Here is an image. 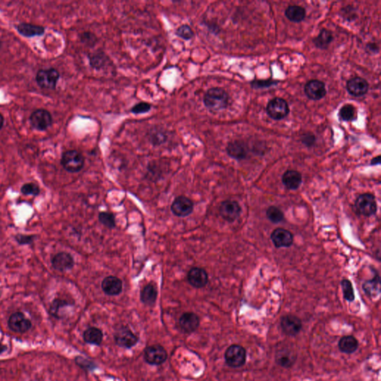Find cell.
<instances>
[{
  "label": "cell",
  "mask_w": 381,
  "mask_h": 381,
  "mask_svg": "<svg viewBox=\"0 0 381 381\" xmlns=\"http://www.w3.org/2000/svg\"><path fill=\"white\" fill-rule=\"evenodd\" d=\"M228 93L220 87L209 89L203 98V102L210 111L217 112L224 110L228 104Z\"/></svg>",
  "instance_id": "obj_1"
},
{
  "label": "cell",
  "mask_w": 381,
  "mask_h": 381,
  "mask_svg": "<svg viewBox=\"0 0 381 381\" xmlns=\"http://www.w3.org/2000/svg\"><path fill=\"white\" fill-rule=\"evenodd\" d=\"M354 210L358 215L364 217L374 215L377 211L376 197L370 193L360 194L354 202Z\"/></svg>",
  "instance_id": "obj_2"
},
{
  "label": "cell",
  "mask_w": 381,
  "mask_h": 381,
  "mask_svg": "<svg viewBox=\"0 0 381 381\" xmlns=\"http://www.w3.org/2000/svg\"><path fill=\"white\" fill-rule=\"evenodd\" d=\"M61 164L68 172L77 173L85 166V157L77 150H67L62 156Z\"/></svg>",
  "instance_id": "obj_3"
},
{
  "label": "cell",
  "mask_w": 381,
  "mask_h": 381,
  "mask_svg": "<svg viewBox=\"0 0 381 381\" xmlns=\"http://www.w3.org/2000/svg\"><path fill=\"white\" fill-rule=\"evenodd\" d=\"M225 363L232 368H239L246 363L247 351L240 345H232L225 352Z\"/></svg>",
  "instance_id": "obj_4"
},
{
  "label": "cell",
  "mask_w": 381,
  "mask_h": 381,
  "mask_svg": "<svg viewBox=\"0 0 381 381\" xmlns=\"http://www.w3.org/2000/svg\"><path fill=\"white\" fill-rule=\"evenodd\" d=\"M267 115L273 120L279 121L290 113L288 103L281 98H274L268 102L266 108Z\"/></svg>",
  "instance_id": "obj_5"
},
{
  "label": "cell",
  "mask_w": 381,
  "mask_h": 381,
  "mask_svg": "<svg viewBox=\"0 0 381 381\" xmlns=\"http://www.w3.org/2000/svg\"><path fill=\"white\" fill-rule=\"evenodd\" d=\"M242 208L236 200H226L220 203L219 213L222 218L228 223H233L239 218Z\"/></svg>",
  "instance_id": "obj_6"
},
{
  "label": "cell",
  "mask_w": 381,
  "mask_h": 381,
  "mask_svg": "<svg viewBox=\"0 0 381 381\" xmlns=\"http://www.w3.org/2000/svg\"><path fill=\"white\" fill-rule=\"evenodd\" d=\"M60 74L56 69H42L37 72L36 81L41 88L54 90L58 82Z\"/></svg>",
  "instance_id": "obj_7"
},
{
  "label": "cell",
  "mask_w": 381,
  "mask_h": 381,
  "mask_svg": "<svg viewBox=\"0 0 381 381\" xmlns=\"http://www.w3.org/2000/svg\"><path fill=\"white\" fill-rule=\"evenodd\" d=\"M171 210L174 215L179 217H185L190 215L194 210V203L191 199L185 196H179L174 199Z\"/></svg>",
  "instance_id": "obj_8"
},
{
  "label": "cell",
  "mask_w": 381,
  "mask_h": 381,
  "mask_svg": "<svg viewBox=\"0 0 381 381\" xmlns=\"http://www.w3.org/2000/svg\"><path fill=\"white\" fill-rule=\"evenodd\" d=\"M280 326L284 334L293 337L301 331L302 329V322L296 316L289 314L281 317Z\"/></svg>",
  "instance_id": "obj_9"
},
{
  "label": "cell",
  "mask_w": 381,
  "mask_h": 381,
  "mask_svg": "<svg viewBox=\"0 0 381 381\" xmlns=\"http://www.w3.org/2000/svg\"><path fill=\"white\" fill-rule=\"evenodd\" d=\"M9 329L18 334H24L32 328V322L23 313L16 312L11 316L9 320Z\"/></svg>",
  "instance_id": "obj_10"
},
{
  "label": "cell",
  "mask_w": 381,
  "mask_h": 381,
  "mask_svg": "<svg viewBox=\"0 0 381 381\" xmlns=\"http://www.w3.org/2000/svg\"><path fill=\"white\" fill-rule=\"evenodd\" d=\"M144 357L150 365H161L167 360V351L160 345L149 346L144 350Z\"/></svg>",
  "instance_id": "obj_11"
},
{
  "label": "cell",
  "mask_w": 381,
  "mask_h": 381,
  "mask_svg": "<svg viewBox=\"0 0 381 381\" xmlns=\"http://www.w3.org/2000/svg\"><path fill=\"white\" fill-rule=\"evenodd\" d=\"M270 239L276 248H288L293 244V235L284 228H277L272 232Z\"/></svg>",
  "instance_id": "obj_12"
},
{
  "label": "cell",
  "mask_w": 381,
  "mask_h": 381,
  "mask_svg": "<svg viewBox=\"0 0 381 381\" xmlns=\"http://www.w3.org/2000/svg\"><path fill=\"white\" fill-rule=\"evenodd\" d=\"M187 280L194 288H203L208 284V273L201 267H192L188 273Z\"/></svg>",
  "instance_id": "obj_13"
},
{
  "label": "cell",
  "mask_w": 381,
  "mask_h": 381,
  "mask_svg": "<svg viewBox=\"0 0 381 381\" xmlns=\"http://www.w3.org/2000/svg\"><path fill=\"white\" fill-rule=\"evenodd\" d=\"M304 93L311 100L319 101L326 96L327 90L326 85L321 81L312 80L304 86Z\"/></svg>",
  "instance_id": "obj_14"
},
{
  "label": "cell",
  "mask_w": 381,
  "mask_h": 381,
  "mask_svg": "<svg viewBox=\"0 0 381 381\" xmlns=\"http://www.w3.org/2000/svg\"><path fill=\"white\" fill-rule=\"evenodd\" d=\"M30 122L37 130H45L52 125V117L47 110H37L31 115Z\"/></svg>",
  "instance_id": "obj_15"
},
{
  "label": "cell",
  "mask_w": 381,
  "mask_h": 381,
  "mask_svg": "<svg viewBox=\"0 0 381 381\" xmlns=\"http://www.w3.org/2000/svg\"><path fill=\"white\" fill-rule=\"evenodd\" d=\"M368 83L360 77L353 78L347 82L346 89L348 93L354 97H361L368 91Z\"/></svg>",
  "instance_id": "obj_16"
},
{
  "label": "cell",
  "mask_w": 381,
  "mask_h": 381,
  "mask_svg": "<svg viewBox=\"0 0 381 381\" xmlns=\"http://www.w3.org/2000/svg\"><path fill=\"white\" fill-rule=\"evenodd\" d=\"M123 284L120 278L114 276L104 278L102 283L104 293L108 295H117L122 291Z\"/></svg>",
  "instance_id": "obj_17"
},
{
  "label": "cell",
  "mask_w": 381,
  "mask_h": 381,
  "mask_svg": "<svg viewBox=\"0 0 381 381\" xmlns=\"http://www.w3.org/2000/svg\"><path fill=\"white\" fill-rule=\"evenodd\" d=\"M374 276L371 279L367 280L362 285L365 294L369 298H376L380 293V277L377 270H373Z\"/></svg>",
  "instance_id": "obj_18"
},
{
  "label": "cell",
  "mask_w": 381,
  "mask_h": 381,
  "mask_svg": "<svg viewBox=\"0 0 381 381\" xmlns=\"http://www.w3.org/2000/svg\"><path fill=\"white\" fill-rule=\"evenodd\" d=\"M115 341L118 346L130 348L138 343L139 338L130 330L124 329L115 334Z\"/></svg>",
  "instance_id": "obj_19"
},
{
  "label": "cell",
  "mask_w": 381,
  "mask_h": 381,
  "mask_svg": "<svg viewBox=\"0 0 381 381\" xmlns=\"http://www.w3.org/2000/svg\"><path fill=\"white\" fill-rule=\"evenodd\" d=\"M281 181L288 190H297L302 183V175L298 171L288 170L283 174Z\"/></svg>",
  "instance_id": "obj_20"
},
{
  "label": "cell",
  "mask_w": 381,
  "mask_h": 381,
  "mask_svg": "<svg viewBox=\"0 0 381 381\" xmlns=\"http://www.w3.org/2000/svg\"><path fill=\"white\" fill-rule=\"evenodd\" d=\"M180 326L184 332H194L200 326V319L192 312L184 313L180 318Z\"/></svg>",
  "instance_id": "obj_21"
},
{
  "label": "cell",
  "mask_w": 381,
  "mask_h": 381,
  "mask_svg": "<svg viewBox=\"0 0 381 381\" xmlns=\"http://www.w3.org/2000/svg\"><path fill=\"white\" fill-rule=\"evenodd\" d=\"M226 153L231 158L241 161L247 158L248 151L244 143L239 140H235L227 144Z\"/></svg>",
  "instance_id": "obj_22"
},
{
  "label": "cell",
  "mask_w": 381,
  "mask_h": 381,
  "mask_svg": "<svg viewBox=\"0 0 381 381\" xmlns=\"http://www.w3.org/2000/svg\"><path fill=\"white\" fill-rule=\"evenodd\" d=\"M52 264L55 270L63 272L71 270L74 266V261L69 253H60L53 258Z\"/></svg>",
  "instance_id": "obj_23"
},
{
  "label": "cell",
  "mask_w": 381,
  "mask_h": 381,
  "mask_svg": "<svg viewBox=\"0 0 381 381\" xmlns=\"http://www.w3.org/2000/svg\"><path fill=\"white\" fill-rule=\"evenodd\" d=\"M296 360V354L291 350L283 348L277 351L276 354V362L283 368H289L293 366Z\"/></svg>",
  "instance_id": "obj_24"
},
{
  "label": "cell",
  "mask_w": 381,
  "mask_h": 381,
  "mask_svg": "<svg viewBox=\"0 0 381 381\" xmlns=\"http://www.w3.org/2000/svg\"><path fill=\"white\" fill-rule=\"evenodd\" d=\"M157 295H158V292H157L156 286L152 283H149L141 290L140 293V299L143 304L152 306L156 302Z\"/></svg>",
  "instance_id": "obj_25"
},
{
  "label": "cell",
  "mask_w": 381,
  "mask_h": 381,
  "mask_svg": "<svg viewBox=\"0 0 381 381\" xmlns=\"http://www.w3.org/2000/svg\"><path fill=\"white\" fill-rule=\"evenodd\" d=\"M339 349L345 354H352L358 348V341L353 336H344L338 343Z\"/></svg>",
  "instance_id": "obj_26"
},
{
  "label": "cell",
  "mask_w": 381,
  "mask_h": 381,
  "mask_svg": "<svg viewBox=\"0 0 381 381\" xmlns=\"http://www.w3.org/2000/svg\"><path fill=\"white\" fill-rule=\"evenodd\" d=\"M286 18L293 23H301L306 17V11L299 6H290L284 12Z\"/></svg>",
  "instance_id": "obj_27"
},
{
  "label": "cell",
  "mask_w": 381,
  "mask_h": 381,
  "mask_svg": "<svg viewBox=\"0 0 381 381\" xmlns=\"http://www.w3.org/2000/svg\"><path fill=\"white\" fill-rule=\"evenodd\" d=\"M332 32L328 29H323L320 31V34L317 37L313 40L316 47L320 49H327L333 41Z\"/></svg>",
  "instance_id": "obj_28"
},
{
  "label": "cell",
  "mask_w": 381,
  "mask_h": 381,
  "mask_svg": "<svg viewBox=\"0 0 381 381\" xmlns=\"http://www.w3.org/2000/svg\"><path fill=\"white\" fill-rule=\"evenodd\" d=\"M84 340L89 344L99 346L103 340V333L97 328H89L84 333Z\"/></svg>",
  "instance_id": "obj_29"
},
{
  "label": "cell",
  "mask_w": 381,
  "mask_h": 381,
  "mask_svg": "<svg viewBox=\"0 0 381 381\" xmlns=\"http://www.w3.org/2000/svg\"><path fill=\"white\" fill-rule=\"evenodd\" d=\"M18 31L21 35L25 37H34L43 35L44 33V28L35 25L28 24V23H22L17 26Z\"/></svg>",
  "instance_id": "obj_30"
},
{
  "label": "cell",
  "mask_w": 381,
  "mask_h": 381,
  "mask_svg": "<svg viewBox=\"0 0 381 381\" xmlns=\"http://www.w3.org/2000/svg\"><path fill=\"white\" fill-rule=\"evenodd\" d=\"M340 120L351 121L357 119V113L355 107L353 104H347L343 105L339 111Z\"/></svg>",
  "instance_id": "obj_31"
},
{
  "label": "cell",
  "mask_w": 381,
  "mask_h": 381,
  "mask_svg": "<svg viewBox=\"0 0 381 381\" xmlns=\"http://www.w3.org/2000/svg\"><path fill=\"white\" fill-rule=\"evenodd\" d=\"M267 219L275 224L284 221V214L277 206H270L266 211Z\"/></svg>",
  "instance_id": "obj_32"
},
{
  "label": "cell",
  "mask_w": 381,
  "mask_h": 381,
  "mask_svg": "<svg viewBox=\"0 0 381 381\" xmlns=\"http://www.w3.org/2000/svg\"><path fill=\"white\" fill-rule=\"evenodd\" d=\"M107 61H108V58L103 52L93 53L91 57H90V65H91L92 67L96 69H101L104 68Z\"/></svg>",
  "instance_id": "obj_33"
},
{
  "label": "cell",
  "mask_w": 381,
  "mask_h": 381,
  "mask_svg": "<svg viewBox=\"0 0 381 381\" xmlns=\"http://www.w3.org/2000/svg\"><path fill=\"white\" fill-rule=\"evenodd\" d=\"M342 290H343V297L346 301L351 302L355 299V293H354V287H353L352 283L350 280L344 278L342 280L341 283Z\"/></svg>",
  "instance_id": "obj_34"
},
{
  "label": "cell",
  "mask_w": 381,
  "mask_h": 381,
  "mask_svg": "<svg viewBox=\"0 0 381 381\" xmlns=\"http://www.w3.org/2000/svg\"><path fill=\"white\" fill-rule=\"evenodd\" d=\"M99 220L102 225L110 230L116 227V218L113 213L109 212V211H102L99 213Z\"/></svg>",
  "instance_id": "obj_35"
},
{
  "label": "cell",
  "mask_w": 381,
  "mask_h": 381,
  "mask_svg": "<svg viewBox=\"0 0 381 381\" xmlns=\"http://www.w3.org/2000/svg\"><path fill=\"white\" fill-rule=\"evenodd\" d=\"M149 139H150L152 144L155 146H159L161 145L167 141L168 136L163 130L156 129V130H151Z\"/></svg>",
  "instance_id": "obj_36"
},
{
  "label": "cell",
  "mask_w": 381,
  "mask_h": 381,
  "mask_svg": "<svg viewBox=\"0 0 381 381\" xmlns=\"http://www.w3.org/2000/svg\"><path fill=\"white\" fill-rule=\"evenodd\" d=\"M69 304L67 301L65 300L62 299H55L53 301L52 306H51L50 309H49V313L52 317H55L57 319H60V310L63 308L69 306Z\"/></svg>",
  "instance_id": "obj_37"
},
{
  "label": "cell",
  "mask_w": 381,
  "mask_h": 381,
  "mask_svg": "<svg viewBox=\"0 0 381 381\" xmlns=\"http://www.w3.org/2000/svg\"><path fill=\"white\" fill-rule=\"evenodd\" d=\"M176 35L185 40H189L194 37V33L190 26L183 25L176 30Z\"/></svg>",
  "instance_id": "obj_38"
},
{
  "label": "cell",
  "mask_w": 381,
  "mask_h": 381,
  "mask_svg": "<svg viewBox=\"0 0 381 381\" xmlns=\"http://www.w3.org/2000/svg\"><path fill=\"white\" fill-rule=\"evenodd\" d=\"M151 110V105L147 102H140L132 107L130 111L134 114H143L147 113Z\"/></svg>",
  "instance_id": "obj_39"
},
{
  "label": "cell",
  "mask_w": 381,
  "mask_h": 381,
  "mask_svg": "<svg viewBox=\"0 0 381 381\" xmlns=\"http://www.w3.org/2000/svg\"><path fill=\"white\" fill-rule=\"evenodd\" d=\"M22 193L26 195H38L40 193V189L38 186L33 183H27L22 187Z\"/></svg>",
  "instance_id": "obj_40"
},
{
  "label": "cell",
  "mask_w": 381,
  "mask_h": 381,
  "mask_svg": "<svg viewBox=\"0 0 381 381\" xmlns=\"http://www.w3.org/2000/svg\"><path fill=\"white\" fill-rule=\"evenodd\" d=\"M301 141L303 144L307 146L308 147H312L316 142V136L312 133H306L301 135Z\"/></svg>",
  "instance_id": "obj_41"
},
{
  "label": "cell",
  "mask_w": 381,
  "mask_h": 381,
  "mask_svg": "<svg viewBox=\"0 0 381 381\" xmlns=\"http://www.w3.org/2000/svg\"><path fill=\"white\" fill-rule=\"evenodd\" d=\"M276 82L274 81L267 80V81H255L251 83L252 87L253 88L261 89L265 88V87H269L273 86V85H276Z\"/></svg>",
  "instance_id": "obj_42"
},
{
  "label": "cell",
  "mask_w": 381,
  "mask_h": 381,
  "mask_svg": "<svg viewBox=\"0 0 381 381\" xmlns=\"http://www.w3.org/2000/svg\"><path fill=\"white\" fill-rule=\"evenodd\" d=\"M82 38L84 43H90V44L93 45L96 41V37H95V35L91 33H88V32L82 35Z\"/></svg>",
  "instance_id": "obj_43"
},
{
  "label": "cell",
  "mask_w": 381,
  "mask_h": 381,
  "mask_svg": "<svg viewBox=\"0 0 381 381\" xmlns=\"http://www.w3.org/2000/svg\"><path fill=\"white\" fill-rule=\"evenodd\" d=\"M32 239L33 237H29V236H19L18 242L21 244H29L32 242Z\"/></svg>",
  "instance_id": "obj_44"
},
{
  "label": "cell",
  "mask_w": 381,
  "mask_h": 381,
  "mask_svg": "<svg viewBox=\"0 0 381 381\" xmlns=\"http://www.w3.org/2000/svg\"><path fill=\"white\" fill-rule=\"evenodd\" d=\"M366 48L367 49L369 50V52L373 53H377L379 52L378 46H377L376 43H369V44L367 45Z\"/></svg>",
  "instance_id": "obj_45"
},
{
  "label": "cell",
  "mask_w": 381,
  "mask_h": 381,
  "mask_svg": "<svg viewBox=\"0 0 381 381\" xmlns=\"http://www.w3.org/2000/svg\"><path fill=\"white\" fill-rule=\"evenodd\" d=\"M380 163V156H377L374 157L372 160H371V166H377Z\"/></svg>",
  "instance_id": "obj_46"
},
{
  "label": "cell",
  "mask_w": 381,
  "mask_h": 381,
  "mask_svg": "<svg viewBox=\"0 0 381 381\" xmlns=\"http://www.w3.org/2000/svg\"><path fill=\"white\" fill-rule=\"evenodd\" d=\"M6 349H7V346H6V345L2 344V343H0V354H3V353H4L5 351H6Z\"/></svg>",
  "instance_id": "obj_47"
},
{
  "label": "cell",
  "mask_w": 381,
  "mask_h": 381,
  "mask_svg": "<svg viewBox=\"0 0 381 381\" xmlns=\"http://www.w3.org/2000/svg\"><path fill=\"white\" fill-rule=\"evenodd\" d=\"M3 123H4V119H3V116L0 114V130H1L2 127H3Z\"/></svg>",
  "instance_id": "obj_48"
},
{
  "label": "cell",
  "mask_w": 381,
  "mask_h": 381,
  "mask_svg": "<svg viewBox=\"0 0 381 381\" xmlns=\"http://www.w3.org/2000/svg\"><path fill=\"white\" fill-rule=\"evenodd\" d=\"M0 296H1V292H0Z\"/></svg>",
  "instance_id": "obj_49"
}]
</instances>
